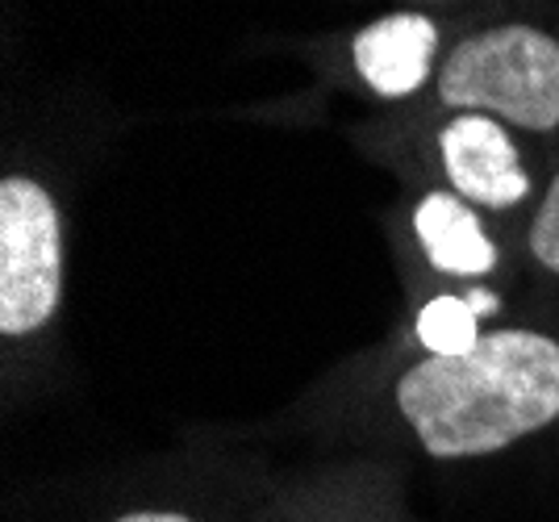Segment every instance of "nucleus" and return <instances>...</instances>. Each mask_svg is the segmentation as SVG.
<instances>
[{"label":"nucleus","instance_id":"obj_1","mask_svg":"<svg viewBox=\"0 0 559 522\" xmlns=\"http://www.w3.org/2000/svg\"><path fill=\"white\" fill-rule=\"evenodd\" d=\"M393 414L430 460H485L559 423V334L492 327L464 356H421L393 380Z\"/></svg>","mask_w":559,"mask_h":522},{"label":"nucleus","instance_id":"obj_2","mask_svg":"<svg viewBox=\"0 0 559 522\" xmlns=\"http://www.w3.org/2000/svg\"><path fill=\"white\" fill-rule=\"evenodd\" d=\"M443 114H485L522 139L559 134V34L535 22L467 29L443 50L435 75Z\"/></svg>","mask_w":559,"mask_h":522},{"label":"nucleus","instance_id":"obj_3","mask_svg":"<svg viewBox=\"0 0 559 522\" xmlns=\"http://www.w3.org/2000/svg\"><path fill=\"white\" fill-rule=\"evenodd\" d=\"M68 251L63 210L55 192L29 176L9 171L0 180V334L4 343H29L63 309Z\"/></svg>","mask_w":559,"mask_h":522},{"label":"nucleus","instance_id":"obj_4","mask_svg":"<svg viewBox=\"0 0 559 522\" xmlns=\"http://www.w3.org/2000/svg\"><path fill=\"white\" fill-rule=\"evenodd\" d=\"M522 143L526 139L506 121L485 114H443L435 130V164L443 171V189L489 217L518 210L531 214L543 189Z\"/></svg>","mask_w":559,"mask_h":522},{"label":"nucleus","instance_id":"obj_5","mask_svg":"<svg viewBox=\"0 0 559 522\" xmlns=\"http://www.w3.org/2000/svg\"><path fill=\"white\" fill-rule=\"evenodd\" d=\"M443 63V29L418 9H396L350 38V68L380 100H414L435 88Z\"/></svg>","mask_w":559,"mask_h":522},{"label":"nucleus","instance_id":"obj_6","mask_svg":"<svg viewBox=\"0 0 559 522\" xmlns=\"http://www.w3.org/2000/svg\"><path fill=\"white\" fill-rule=\"evenodd\" d=\"M409 230L426 268L447 281L480 285L506 268V251L489 230V214H480L451 189L421 192L409 214Z\"/></svg>","mask_w":559,"mask_h":522},{"label":"nucleus","instance_id":"obj_7","mask_svg":"<svg viewBox=\"0 0 559 522\" xmlns=\"http://www.w3.org/2000/svg\"><path fill=\"white\" fill-rule=\"evenodd\" d=\"M259 522H405L401 489L384 468H334L280 489Z\"/></svg>","mask_w":559,"mask_h":522},{"label":"nucleus","instance_id":"obj_8","mask_svg":"<svg viewBox=\"0 0 559 522\" xmlns=\"http://www.w3.org/2000/svg\"><path fill=\"white\" fill-rule=\"evenodd\" d=\"M492 309L489 288L435 293L414 313V339L421 356H464L485 339V313Z\"/></svg>","mask_w":559,"mask_h":522},{"label":"nucleus","instance_id":"obj_9","mask_svg":"<svg viewBox=\"0 0 559 522\" xmlns=\"http://www.w3.org/2000/svg\"><path fill=\"white\" fill-rule=\"evenodd\" d=\"M526 263L535 268L543 281L559 285V167L547 176V185L538 192V201L526 214Z\"/></svg>","mask_w":559,"mask_h":522},{"label":"nucleus","instance_id":"obj_10","mask_svg":"<svg viewBox=\"0 0 559 522\" xmlns=\"http://www.w3.org/2000/svg\"><path fill=\"white\" fill-rule=\"evenodd\" d=\"M109 522H205L197 514H188L180 506H134V510H121Z\"/></svg>","mask_w":559,"mask_h":522}]
</instances>
